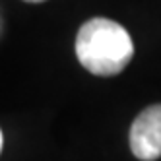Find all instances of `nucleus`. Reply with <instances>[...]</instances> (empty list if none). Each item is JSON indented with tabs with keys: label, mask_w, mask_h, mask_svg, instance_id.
Returning <instances> with one entry per match:
<instances>
[{
	"label": "nucleus",
	"mask_w": 161,
	"mask_h": 161,
	"mask_svg": "<svg viewBox=\"0 0 161 161\" xmlns=\"http://www.w3.org/2000/svg\"><path fill=\"white\" fill-rule=\"evenodd\" d=\"M76 54L87 72L95 76H114L128 66L134 45L120 24L107 18H93L78 31Z\"/></svg>",
	"instance_id": "nucleus-1"
},
{
	"label": "nucleus",
	"mask_w": 161,
	"mask_h": 161,
	"mask_svg": "<svg viewBox=\"0 0 161 161\" xmlns=\"http://www.w3.org/2000/svg\"><path fill=\"white\" fill-rule=\"evenodd\" d=\"M130 149L142 161L161 157V105L144 109L132 122Z\"/></svg>",
	"instance_id": "nucleus-2"
},
{
	"label": "nucleus",
	"mask_w": 161,
	"mask_h": 161,
	"mask_svg": "<svg viewBox=\"0 0 161 161\" xmlns=\"http://www.w3.org/2000/svg\"><path fill=\"white\" fill-rule=\"evenodd\" d=\"M25 2H31V4H37V2H45V0H25Z\"/></svg>",
	"instance_id": "nucleus-3"
},
{
	"label": "nucleus",
	"mask_w": 161,
	"mask_h": 161,
	"mask_svg": "<svg viewBox=\"0 0 161 161\" xmlns=\"http://www.w3.org/2000/svg\"><path fill=\"white\" fill-rule=\"evenodd\" d=\"M0 152H2V132H0Z\"/></svg>",
	"instance_id": "nucleus-4"
}]
</instances>
